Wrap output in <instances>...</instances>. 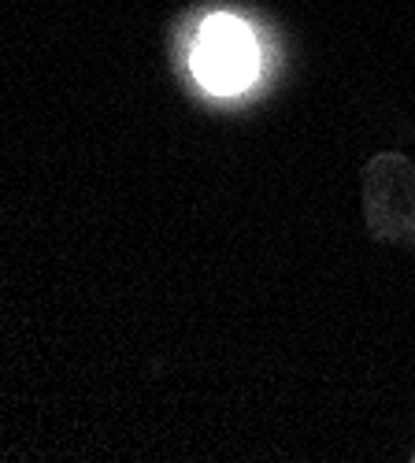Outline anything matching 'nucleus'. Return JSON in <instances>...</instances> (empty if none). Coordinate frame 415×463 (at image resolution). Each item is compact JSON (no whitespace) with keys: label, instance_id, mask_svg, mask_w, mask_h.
<instances>
[{"label":"nucleus","instance_id":"1","mask_svg":"<svg viewBox=\"0 0 415 463\" xmlns=\"http://www.w3.org/2000/svg\"><path fill=\"white\" fill-rule=\"evenodd\" d=\"M190 67L197 82L215 97L245 93L259 74L256 33L234 15H212L197 33Z\"/></svg>","mask_w":415,"mask_h":463}]
</instances>
